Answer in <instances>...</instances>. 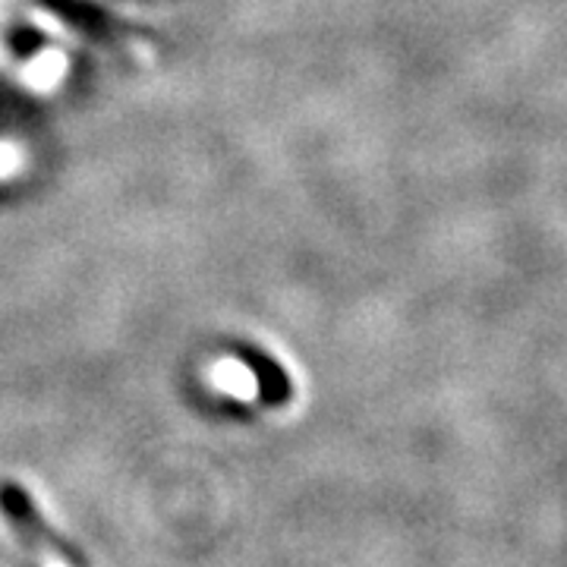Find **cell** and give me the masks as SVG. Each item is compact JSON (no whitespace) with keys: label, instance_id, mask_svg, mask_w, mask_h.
Returning <instances> with one entry per match:
<instances>
[{"label":"cell","instance_id":"cell-1","mask_svg":"<svg viewBox=\"0 0 567 567\" xmlns=\"http://www.w3.org/2000/svg\"><path fill=\"white\" fill-rule=\"evenodd\" d=\"M0 511H3V517H7V524L17 527V533L22 536V543L29 548H39L41 543L44 548L58 551L66 567H89V561H85V555H82L80 548L70 546V539L58 536L54 529L41 520V514L35 511V505L29 502V495H25V488L22 486H17V483H0Z\"/></svg>","mask_w":567,"mask_h":567},{"label":"cell","instance_id":"cell-2","mask_svg":"<svg viewBox=\"0 0 567 567\" xmlns=\"http://www.w3.org/2000/svg\"><path fill=\"white\" fill-rule=\"evenodd\" d=\"M246 363L252 369V375L259 379V385H262V398L265 404L271 406H281L290 401V394H293V385H290V379H287V372H284L281 365L275 363L271 357H262V353H256V350H244Z\"/></svg>","mask_w":567,"mask_h":567},{"label":"cell","instance_id":"cell-3","mask_svg":"<svg viewBox=\"0 0 567 567\" xmlns=\"http://www.w3.org/2000/svg\"><path fill=\"white\" fill-rule=\"evenodd\" d=\"M218 382L227 388H234L237 394H246V388H249V375L240 372L237 365H224V369H218Z\"/></svg>","mask_w":567,"mask_h":567}]
</instances>
